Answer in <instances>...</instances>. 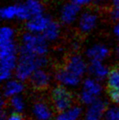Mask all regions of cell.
Wrapping results in <instances>:
<instances>
[{
  "mask_svg": "<svg viewBox=\"0 0 119 120\" xmlns=\"http://www.w3.org/2000/svg\"><path fill=\"white\" fill-rule=\"evenodd\" d=\"M48 63L46 56H38L29 53H19L15 74L20 81L29 79L38 69L45 67Z\"/></svg>",
  "mask_w": 119,
  "mask_h": 120,
  "instance_id": "obj_1",
  "label": "cell"
},
{
  "mask_svg": "<svg viewBox=\"0 0 119 120\" xmlns=\"http://www.w3.org/2000/svg\"><path fill=\"white\" fill-rule=\"evenodd\" d=\"M48 43L42 34L25 31L21 38L19 53H29L46 56L48 52Z\"/></svg>",
  "mask_w": 119,
  "mask_h": 120,
  "instance_id": "obj_2",
  "label": "cell"
},
{
  "mask_svg": "<svg viewBox=\"0 0 119 120\" xmlns=\"http://www.w3.org/2000/svg\"><path fill=\"white\" fill-rule=\"evenodd\" d=\"M0 16L3 21L7 22L13 21L25 22L31 17L25 3H13L3 7L0 10Z\"/></svg>",
  "mask_w": 119,
  "mask_h": 120,
  "instance_id": "obj_3",
  "label": "cell"
},
{
  "mask_svg": "<svg viewBox=\"0 0 119 120\" xmlns=\"http://www.w3.org/2000/svg\"><path fill=\"white\" fill-rule=\"evenodd\" d=\"M51 101L56 111L61 113L72 107L73 97L67 88L63 86H57L51 92Z\"/></svg>",
  "mask_w": 119,
  "mask_h": 120,
  "instance_id": "obj_4",
  "label": "cell"
},
{
  "mask_svg": "<svg viewBox=\"0 0 119 120\" xmlns=\"http://www.w3.org/2000/svg\"><path fill=\"white\" fill-rule=\"evenodd\" d=\"M100 17L94 10L87 9L81 12L76 25L78 31L83 34H88L93 32L98 26Z\"/></svg>",
  "mask_w": 119,
  "mask_h": 120,
  "instance_id": "obj_5",
  "label": "cell"
},
{
  "mask_svg": "<svg viewBox=\"0 0 119 120\" xmlns=\"http://www.w3.org/2000/svg\"><path fill=\"white\" fill-rule=\"evenodd\" d=\"M82 8L72 1L67 2L60 8L59 21L61 25L69 26L76 24L82 12Z\"/></svg>",
  "mask_w": 119,
  "mask_h": 120,
  "instance_id": "obj_6",
  "label": "cell"
},
{
  "mask_svg": "<svg viewBox=\"0 0 119 120\" xmlns=\"http://www.w3.org/2000/svg\"><path fill=\"white\" fill-rule=\"evenodd\" d=\"M102 92V87L99 81L94 79H85L83 82V88L80 94V100L85 105H91L98 100V96Z\"/></svg>",
  "mask_w": 119,
  "mask_h": 120,
  "instance_id": "obj_7",
  "label": "cell"
},
{
  "mask_svg": "<svg viewBox=\"0 0 119 120\" xmlns=\"http://www.w3.org/2000/svg\"><path fill=\"white\" fill-rule=\"evenodd\" d=\"M52 20V18L46 13L32 16L25 22V31L33 34H43V32L46 30V29L48 27V25H50Z\"/></svg>",
  "mask_w": 119,
  "mask_h": 120,
  "instance_id": "obj_8",
  "label": "cell"
},
{
  "mask_svg": "<svg viewBox=\"0 0 119 120\" xmlns=\"http://www.w3.org/2000/svg\"><path fill=\"white\" fill-rule=\"evenodd\" d=\"M64 67L68 71L81 79L87 69V65L84 59L81 55H78V54H73V55L69 56L67 58Z\"/></svg>",
  "mask_w": 119,
  "mask_h": 120,
  "instance_id": "obj_9",
  "label": "cell"
},
{
  "mask_svg": "<svg viewBox=\"0 0 119 120\" xmlns=\"http://www.w3.org/2000/svg\"><path fill=\"white\" fill-rule=\"evenodd\" d=\"M109 48L103 43H95L87 49L86 55L90 60L103 61L109 56Z\"/></svg>",
  "mask_w": 119,
  "mask_h": 120,
  "instance_id": "obj_10",
  "label": "cell"
},
{
  "mask_svg": "<svg viewBox=\"0 0 119 120\" xmlns=\"http://www.w3.org/2000/svg\"><path fill=\"white\" fill-rule=\"evenodd\" d=\"M51 77L50 74L43 69H38L29 78L32 87L37 90H43L49 86Z\"/></svg>",
  "mask_w": 119,
  "mask_h": 120,
  "instance_id": "obj_11",
  "label": "cell"
},
{
  "mask_svg": "<svg viewBox=\"0 0 119 120\" xmlns=\"http://www.w3.org/2000/svg\"><path fill=\"white\" fill-rule=\"evenodd\" d=\"M107 111V103L98 99L90 105L87 110L86 120H100L104 114Z\"/></svg>",
  "mask_w": 119,
  "mask_h": 120,
  "instance_id": "obj_12",
  "label": "cell"
},
{
  "mask_svg": "<svg viewBox=\"0 0 119 120\" xmlns=\"http://www.w3.org/2000/svg\"><path fill=\"white\" fill-rule=\"evenodd\" d=\"M88 71L97 81H103L108 78L109 70L102 61L100 60H90L87 66Z\"/></svg>",
  "mask_w": 119,
  "mask_h": 120,
  "instance_id": "obj_13",
  "label": "cell"
},
{
  "mask_svg": "<svg viewBox=\"0 0 119 120\" xmlns=\"http://www.w3.org/2000/svg\"><path fill=\"white\" fill-rule=\"evenodd\" d=\"M56 79L58 82L65 86H76L81 81V78L68 71L64 66L57 70L56 73Z\"/></svg>",
  "mask_w": 119,
  "mask_h": 120,
  "instance_id": "obj_14",
  "label": "cell"
},
{
  "mask_svg": "<svg viewBox=\"0 0 119 120\" xmlns=\"http://www.w3.org/2000/svg\"><path fill=\"white\" fill-rule=\"evenodd\" d=\"M60 34H61V24L60 21L53 19L42 35L46 38L48 43H51L59 39Z\"/></svg>",
  "mask_w": 119,
  "mask_h": 120,
  "instance_id": "obj_15",
  "label": "cell"
},
{
  "mask_svg": "<svg viewBox=\"0 0 119 120\" xmlns=\"http://www.w3.org/2000/svg\"><path fill=\"white\" fill-rule=\"evenodd\" d=\"M33 114L37 120H50L52 117V113L47 105L38 101L33 107Z\"/></svg>",
  "mask_w": 119,
  "mask_h": 120,
  "instance_id": "obj_16",
  "label": "cell"
},
{
  "mask_svg": "<svg viewBox=\"0 0 119 120\" xmlns=\"http://www.w3.org/2000/svg\"><path fill=\"white\" fill-rule=\"evenodd\" d=\"M24 90V85L19 79L10 80L5 84L3 88V96L6 98H11L22 92Z\"/></svg>",
  "mask_w": 119,
  "mask_h": 120,
  "instance_id": "obj_17",
  "label": "cell"
},
{
  "mask_svg": "<svg viewBox=\"0 0 119 120\" xmlns=\"http://www.w3.org/2000/svg\"><path fill=\"white\" fill-rule=\"evenodd\" d=\"M24 3L31 17L45 13L44 4L40 0H25Z\"/></svg>",
  "mask_w": 119,
  "mask_h": 120,
  "instance_id": "obj_18",
  "label": "cell"
},
{
  "mask_svg": "<svg viewBox=\"0 0 119 120\" xmlns=\"http://www.w3.org/2000/svg\"><path fill=\"white\" fill-rule=\"evenodd\" d=\"M82 114V109L79 106H72L69 109L59 113L56 120H78Z\"/></svg>",
  "mask_w": 119,
  "mask_h": 120,
  "instance_id": "obj_19",
  "label": "cell"
},
{
  "mask_svg": "<svg viewBox=\"0 0 119 120\" xmlns=\"http://www.w3.org/2000/svg\"><path fill=\"white\" fill-rule=\"evenodd\" d=\"M108 89L119 92V67H114L109 70L108 76Z\"/></svg>",
  "mask_w": 119,
  "mask_h": 120,
  "instance_id": "obj_20",
  "label": "cell"
},
{
  "mask_svg": "<svg viewBox=\"0 0 119 120\" xmlns=\"http://www.w3.org/2000/svg\"><path fill=\"white\" fill-rule=\"evenodd\" d=\"M10 104L16 112L21 113L25 109V103L22 97L18 95L14 96L10 99Z\"/></svg>",
  "mask_w": 119,
  "mask_h": 120,
  "instance_id": "obj_21",
  "label": "cell"
},
{
  "mask_svg": "<svg viewBox=\"0 0 119 120\" xmlns=\"http://www.w3.org/2000/svg\"><path fill=\"white\" fill-rule=\"evenodd\" d=\"M105 120H119V107H111L107 109Z\"/></svg>",
  "mask_w": 119,
  "mask_h": 120,
  "instance_id": "obj_22",
  "label": "cell"
},
{
  "mask_svg": "<svg viewBox=\"0 0 119 120\" xmlns=\"http://www.w3.org/2000/svg\"><path fill=\"white\" fill-rule=\"evenodd\" d=\"M108 16H109L110 19H111L112 21H114V23L118 22L119 21V8L110 6L109 11H108Z\"/></svg>",
  "mask_w": 119,
  "mask_h": 120,
  "instance_id": "obj_23",
  "label": "cell"
},
{
  "mask_svg": "<svg viewBox=\"0 0 119 120\" xmlns=\"http://www.w3.org/2000/svg\"><path fill=\"white\" fill-rule=\"evenodd\" d=\"M73 3H76L77 5H78L79 7L83 8H87V7H89L91 4L95 3V0H70Z\"/></svg>",
  "mask_w": 119,
  "mask_h": 120,
  "instance_id": "obj_24",
  "label": "cell"
},
{
  "mask_svg": "<svg viewBox=\"0 0 119 120\" xmlns=\"http://www.w3.org/2000/svg\"><path fill=\"white\" fill-rule=\"evenodd\" d=\"M108 96H109L110 99L114 103L119 105V92L118 91L108 89Z\"/></svg>",
  "mask_w": 119,
  "mask_h": 120,
  "instance_id": "obj_25",
  "label": "cell"
},
{
  "mask_svg": "<svg viewBox=\"0 0 119 120\" xmlns=\"http://www.w3.org/2000/svg\"><path fill=\"white\" fill-rule=\"evenodd\" d=\"M7 120H25L23 116L21 114V113L14 112L10 114V116L7 118Z\"/></svg>",
  "mask_w": 119,
  "mask_h": 120,
  "instance_id": "obj_26",
  "label": "cell"
},
{
  "mask_svg": "<svg viewBox=\"0 0 119 120\" xmlns=\"http://www.w3.org/2000/svg\"><path fill=\"white\" fill-rule=\"evenodd\" d=\"M113 34L116 39L119 42V21L118 22H115L113 27Z\"/></svg>",
  "mask_w": 119,
  "mask_h": 120,
  "instance_id": "obj_27",
  "label": "cell"
},
{
  "mask_svg": "<svg viewBox=\"0 0 119 120\" xmlns=\"http://www.w3.org/2000/svg\"><path fill=\"white\" fill-rule=\"evenodd\" d=\"M110 1L111 0H95V3L96 5H98V6L104 7L105 5L110 3Z\"/></svg>",
  "mask_w": 119,
  "mask_h": 120,
  "instance_id": "obj_28",
  "label": "cell"
},
{
  "mask_svg": "<svg viewBox=\"0 0 119 120\" xmlns=\"http://www.w3.org/2000/svg\"><path fill=\"white\" fill-rule=\"evenodd\" d=\"M0 120H7V114L4 110V108H1V113H0Z\"/></svg>",
  "mask_w": 119,
  "mask_h": 120,
  "instance_id": "obj_29",
  "label": "cell"
},
{
  "mask_svg": "<svg viewBox=\"0 0 119 120\" xmlns=\"http://www.w3.org/2000/svg\"><path fill=\"white\" fill-rule=\"evenodd\" d=\"M110 6L119 8V0H111L110 1Z\"/></svg>",
  "mask_w": 119,
  "mask_h": 120,
  "instance_id": "obj_30",
  "label": "cell"
},
{
  "mask_svg": "<svg viewBox=\"0 0 119 120\" xmlns=\"http://www.w3.org/2000/svg\"><path fill=\"white\" fill-rule=\"evenodd\" d=\"M116 53H117V56H118V57L119 58V44L117 46L116 48Z\"/></svg>",
  "mask_w": 119,
  "mask_h": 120,
  "instance_id": "obj_31",
  "label": "cell"
}]
</instances>
